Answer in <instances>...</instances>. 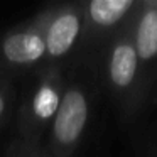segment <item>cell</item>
Segmentation results:
<instances>
[{
    "mask_svg": "<svg viewBox=\"0 0 157 157\" xmlns=\"http://www.w3.org/2000/svg\"><path fill=\"white\" fill-rule=\"evenodd\" d=\"M135 52L142 59L157 56V10H147L142 15L137 29Z\"/></svg>",
    "mask_w": 157,
    "mask_h": 157,
    "instance_id": "cell-5",
    "label": "cell"
},
{
    "mask_svg": "<svg viewBox=\"0 0 157 157\" xmlns=\"http://www.w3.org/2000/svg\"><path fill=\"white\" fill-rule=\"evenodd\" d=\"M59 96L51 86H42L34 96V113L41 118H49L58 112Z\"/></svg>",
    "mask_w": 157,
    "mask_h": 157,
    "instance_id": "cell-7",
    "label": "cell"
},
{
    "mask_svg": "<svg viewBox=\"0 0 157 157\" xmlns=\"http://www.w3.org/2000/svg\"><path fill=\"white\" fill-rule=\"evenodd\" d=\"M5 58L12 63L25 64V63L37 61L46 52V42L37 34L31 32H21V34H12L2 44Z\"/></svg>",
    "mask_w": 157,
    "mask_h": 157,
    "instance_id": "cell-2",
    "label": "cell"
},
{
    "mask_svg": "<svg viewBox=\"0 0 157 157\" xmlns=\"http://www.w3.org/2000/svg\"><path fill=\"white\" fill-rule=\"evenodd\" d=\"M4 108H5V101H4V98L0 96V115L4 113Z\"/></svg>",
    "mask_w": 157,
    "mask_h": 157,
    "instance_id": "cell-8",
    "label": "cell"
},
{
    "mask_svg": "<svg viewBox=\"0 0 157 157\" xmlns=\"http://www.w3.org/2000/svg\"><path fill=\"white\" fill-rule=\"evenodd\" d=\"M79 32V19L75 14H63L51 24L46 36V51L51 56H63L71 49Z\"/></svg>",
    "mask_w": 157,
    "mask_h": 157,
    "instance_id": "cell-3",
    "label": "cell"
},
{
    "mask_svg": "<svg viewBox=\"0 0 157 157\" xmlns=\"http://www.w3.org/2000/svg\"><path fill=\"white\" fill-rule=\"evenodd\" d=\"M137 52L132 46L120 44L113 49L110 61V78L117 86H128L137 71Z\"/></svg>",
    "mask_w": 157,
    "mask_h": 157,
    "instance_id": "cell-4",
    "label": "cell"
},
{
    "mask_svg": "<svg viewBox=\"0 0 157 157\" xmlns=\"http://www.w3.org/2000/svg\"><path fill=\"white\" fill-rule=\"evenodd\" d=\"M88 118V105L85 95L78 90H69L59 101L54 118V135L61 144L68 145L78 140Z\"/></svg>",
    "mask_w": 157,
    "mask_h": 157,
    "instance_id": "cell-1",
    "label": "cell"
},
{
    "mask_svg": "<svg viewBox=\"0 0 157 157\" xmlns=\"http://www.w3.org/2000/svg\"><path fill=\"white\" fill-rule=\"evenodd\" d=\"M132 5V0H93L90 4V17L95 24L108 27L117 24Z\"/></svg>",
    "mask_w": 157,
    "mask_h": 157,
    "instance_id": "cell-6",
    "label": "cell"
}]
</instances>
